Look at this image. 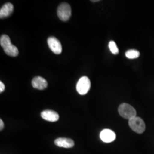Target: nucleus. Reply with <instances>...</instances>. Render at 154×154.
<instances>
[{
	"mask_svg": "<svg viewBox=\"0 0 154 154\" xmlns=\"http://www.w3.org/2000/svg\"><path fill=\"white\" fill-rule=\"evenodd\" d=\"M125 55L128 59H135L139 57L140 53L137 50L130 49L127 51Z\"/></svg>",
	"mask_w": 154,
	"mask_h": 154,
	"instance_id": "obj_13",
	"label": "nucleus"
},
{
	"mask_svg": "<svg viewBox=\"0 0 154 154\" xmlns=\"http://www.w3.org/2000/svg\"><path fill=\"white\" fill-rule=\"evenodd\" d=\"M14 10V6L13 4L8 2L2 6L0 9V18H5L9 16L13 13Z\"/></svg>",
	"mask_w": 154,
	"mask_h": 154,
	"instance_id": "obj_10",
	"label": "nucleus"
},
{
	"mask_svg": "<svg viewBox=\"0 0 154 154\" xmlns=\"http://www.w3.org/2000/svg\"><path fill=\"white\" fill-rule=\"evenodd\" d=\"M4 127V123L2 119H0V130H2Z\"/></svg>",
	"mask_w": 154,
	"mask_h": 154,
	"instance_id": "obj_16",
	"label": "nucleus"
},
{
	"mask_svg": "<svg viewBox=\"0 0 154 154\" xmlns=\"http://www.w3.org/2000/svg\"><path fill=\"white\" fill-rule=\"evenodd\" d=\"M57 15L61 21H68L72 16L70 6L67 3H62L57 9Z\"/></svg>",
	"mask_w": 154,
	"mask_h": 154,
	"instance_id": "obj_2",
	"label": "nucleus"
},
{
	"mask_svg": "<svg viewBox=\"0 0 154 154\" xmlns=\"http://www.w3.org/2000/svg\"><path fill=\"white\" fill-rule=\"evenodd\" d=\"M41 117L47 121L55 122L58 121L60 116L58 114L53 110H47L43 111L41 113Z\"/></svg>",
	"mask_w": 154,
	"mask_h": 154,
	"instance_id": "obj_7",
	"label": "nucleus"
},
{
	"mask_svg": "<svg viewBox=\"0 0 154 154\" xmlns=\"http://www.w3.org/2000/svg\"><path fill=\"white\" fill-rule=\"evenodd\" d=\"M128 125L134 131L138 134L143 133L146 129L144 122L142 118L138 116H135L130 119L128 121Z\"/></svg>",
	"mask_w": 154,
	"mask_h": 154,
	"instance_id": "obj_3",
	"label": "nucleus"
},
{
	"mask_svg": "<svg viewBox=\"0 0 154 154\" xmlns=\"http://www.w3.org/2000/svg\"><path fill=\"white\" fill-rule=\"evenodd\" d=\"M100 138L105 143H111L116 140V133L110 129H105L100 133Z\"/></svg>",
	"mask_w": 154,
	"mask_h": 154,
	"instance_id": "obj_6",
	"label": "nucleus"
},
{
	"mask_svg": "<svg viewBox=\"0 0 154 154\" xmlns=\"http://www.w3.org/2000/svg\"><path fill=\"white\" fill-rule=\"evenodd\" d=\"M109 48L110 49V50L111 52L114 54V55H116L119 53V49L116 45V42L113 41H110L109 44Z\"/></svg>",
	"mask_w": 154,
	"mask_h": 154,
	"instance_id": "obj_14",
	"label": "nucleus"
},
{
	"mask_svg": "<svg viewBox=\"0 0 154 154\" xmlns=\"http://www.w3.org/2000/svg\"><path fill=\"white\" fill-rule=\"evenodd\" d=\"M48 44L50 50L55 54H60L62 53V45L58 39L54 37H51L48 38Z\"/></svg>",
	"mask_w": 154,
	"mask_h": 154,
	"instance_id": "obj_5",
	"label": "nucleus"
},
{
	"mask_svg": "<svg viewBox=\"0 0 154 154\" xmlns=\"http://www.w3.org/2000/svg\"><path fill=\"white\" fill-rule=\"evenodd\" d=\"M32 84L33 88L38 90H44L48 87V82L46 80L42 77H34L32 80Z\"/></svg>",
	"mask_w": 154,
	"mask_h": 154,
	"instance_id": "obj_9",
	"label": "nucleus"
},
{
	"mask_svg": "<svg viewBox=\"0 0 154 154\" xmlns=\"http://www.w3.org/2000/svg\"><path fill=\"white\" fill-rule=\"evenodd\" d=\"M91 87V82L88 77H81L78 81L76 89L80 95H85L88 93Z\"/></svg>",
	"mask_w": 154,
	"mask_h": 154,
	"instance_id": "obj_4",
	"label": "nucleus"
},
{
	"mask_svg": "<svg viewBox=\"0 0 154 154\" xmlns=\"http://www.w3.org/2000/svg\"><path fill=\"white\" fill-rule=\"evenodd\" d=\"M92 2H98V1H99V0H96V1H91Z\"/></svg>",
	"mask_w": 154,
	"mask_h": 154,
	"instance_id": "obj_17",
	"label": "nucleus"
},
{
	"mask_svg": "<svg viewBox=\"0 0 154 154\" xmlns=\"http://www.w3.org/2000/svg\"><path fill=\"white\" fill-rule=\"evenodd\" d=\"M12 44L11 41V39L9 38V37L7 35L4 34L0 38V45L1 46V47L4 49L6 47L11 45Z\"/></svg>",
	"mask_w": 154,
	"mask_h": 154,
	"instance_id": "obj_12",
	"label": "nucleus"
},
{
	"mask_svg": "<svg viewBox=\"0 0 154 154\" xmlns=\"http://www.w3.org/2000/svg\"><path fill=\"white\" fill-rule=\"evenodd\" d=\"M119 114L122 117L130 120L136 116L137 112L135 109L131 105L127 103H122L118 108Z\"/></svg>",
	"mask_w": 154,
	"mask_h": 154,
	"instance_id": "obj_1",
	"label": "nucleus"
},
{
	"mask_svg": "<svg viewBox=\"0 0 154 154\" xmlns=\"http://www.w3.org/2000/svg\"><path fill=\"white\" fill-rule=\"evenodd\" d=\"M7 55L11 57H17L19 54L18 50L16 46L11 44L3 49Z\"/></svg>",
	"mask_w": 154,
	"mask_h": 154,
	"instance_id": "obj_11",
	"label": "nucleus"
},
{
	"mask_svg": "<svg viewBox=\"0 0 154 154\" xmlns=\"http://www.w3.org/2000/svg\"><path fill=\"white\" fill-rule=\"evenodd\" d=\"M54 144L58 147L66 149L72 148L74 146V142L72 139L66 138H60L55 139Z\"/></svg>",
	"mask_w": 154,
	"mask_h": 154,
	"instance_id": "obj_8",
	"label": "nucleus"
},
{
	"mask_svg": "<svg viewBox=\"0 0 154 154\" xmlns=\"http://www.w3.org/2000/svg\"><path fill=\"white\" fill-rule=\"evenodd\" d=\"M5 88V86L2 82H0V93H2Z\"/></svg>",
	"mask_w": 154,
	"mask_h": 154,
	"instance_id": "obj_15",
	"label": "nucleus"
}]
</instances>
